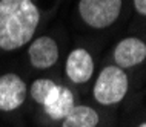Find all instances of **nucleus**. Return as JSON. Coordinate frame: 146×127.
Returning a JSON list of instances; mask_svg holds the SVG:
<instances>
[{
    "label": "nucleus",
    "mask_w": 146,
    "mask_h": 127,
    "mask_svg": "<svg viewBox=\"0 0 146 127\" xmlns=\"http://www.w3.org/2000/svg\"><path fill=\"white\" fill-rule=\"evenodd\" d=\"M40 20L31 0H0V47L14 51L31 41Z\"/></svg>",
    "instance_id": "nucleus-1"
},
{
    "label": "nucleus",
    "mask_w": 146,
    "mask_h": 127,
    "mask_svg": "<svg viewBox=\"0 0 146 127\" xmlns=\"http://www.w3.org/2000/svg\"><path fill=\"white\" fill-rule=\"evenodd\" d=\"M128 92V77L121 67L108 66L98 75L94 84V97L100 104L109 106L121 101Z\"/></svg>",
    "instance_id": "nucleus-2"
},
{
    "label": "nucleus",
    "mask_w": 146,
    "mask_h": 127,
    "mask_svg": "<svg viewBox=\"0 0 146 127\" xmlns=\"http://www.w3.org/2000/svg\"><path fill=\"white\" fill-rule=\"evenodd\" d=\"M121 9V0H80L78 11L89 26L102 29L117 20Z\"/></svg>",
    "instance_id": "nucleus-3"
},
{
    "label": "nucleus",
    "mask_w": 146,
    "mask_h": 127,
    "mask_svg": "<svg viewBox=\"0 0 146 127\" xmlns=\"http://www.w3.org/2000/svg\"><path fill=\"white\" fill-rule=\"evenodd\" d=\"M26 98V84L19 75L6 74L0 77V110L19 109Z\"/></svg>",
    "instance_id": "nucleus-4"
},
{
    "label": "nucleus",
    "mask_w": 146,
    "mask_h": 127,
    "mask_svg": "<svg viewBox=\"0 0 146 127\" xmlns=\"http://www.w3.org/2000/svg\"><path fill=\"white\" fill-rule=\"evenodd\" d=\"M31 64L37 69H46L57 63L58 47L51 37H38L34 40L28 51Z\"/></svg>",
    "instance_id": "nucleus-5"
},
{
    "label": "nucleus",
    "mask_w": 146,
    "mask_h": 127,
    "mask_svg": "<svg viewBox=\"0 0 146 127\" xmlns=\"http://www.w3.org/2000/svg\"><path fill=\"white\" fill-rule=\"evenodd\" d=\"M114 58L118 67H132L146 58V45L139 38H125L115 46Z\"/></svg>",
    "instance_id": "nucleus-6"
},
{
    "label": "nucleus",
    "mask_w": 146,
    "mask_h": 127,
    "mask_svg": "<svg viewBox=\"0 0 146 127\" xmlns=\"http://www.w3.org/2000/svg\"><path fill=\"white\" fill-rule=\"evenodd\" d=\"M94 74V61L88 51L74 49L66 60V75L74 83H86Z\"/></svg>",
    "instance_id": "nucleus-7"
},
{
    "label": "nucleus",
    "mask_w": 146,
    "mask_h": 127,
    "mask_svg": "<svg viewBox=\"0 0 146 127\" xmlns=\"http://www.w3.org/2000/svg\"><path fill=\"white\" fill-rule=\"evenodd\" d=\"M98 113L92 107L88 106H76L65 116L62 127H97Z\"/></svg>",
    "instance_id": "nucleus-8"
},
{
    "label": "nucleus",
    "mask_w": 146,
    "mask_h": 127,
    "mask_svg": "<svg viewBox=\"0 0 146 127\" xmlns=\"http://www.w3.org/2000/svg\"><path fill=\"white\" fill-rule=\"evenodd\" d=\"M74 107H76V104H74V95H72V92H71L68 87H63L62 86L57 100L54 101L48 109H45V112L48 113L52 120H63V118H65L66 115L74 109Z\"/></svg>",
    "instance_id": "nucleus-9"
},
{
    "label": "nucleus",
    "mask_w": 146,
    "mask_h": 127,
    "mask_svg": "<svg viewBox=\"0 0 146 127\" xmlns=\"http://www.w3.org/2000/svg\"><path fill=\"white\" fill-rule=\"evenodd\" d=\"M57 86V83L48 80V78H40L35 80L31 86V97L34 98V101H37L38 104L43 106V103L46 101V98L49 97V93L52 92V89Z\"/></svg>",
    "instance_id": "nucleus-10"
},
{
    "label": "nucleus",
    "mask_w": 146,
    "mask_h": 127,
    "mask_svg": "<svg viewBox=\"0 0 146 127\" xmlns=\"http://www.w3.org/2000/svg\"><path fill=\"white\" fill-rule=\"evenodd\" d=\"M134 6L141 15L146 14V0H134Z\"/></svg>",
    "instance_id": "nucleus-11"
},
{
    "label": "nucleus",
    "mask_w": 146,
    "mask_h": 127,
    "mask_svg": "<svg viewBox=\"0 0 146 127\" xmlns=\"http://www.w3.org/2000/svg\"><path fill=\"white\" fill-rule=\"evenodd\" d=\"M139 127H146V124H145V122H141V124H140Z\"/></svg>",
    "instance_id": "nucleus-12"
}]
</instances>
